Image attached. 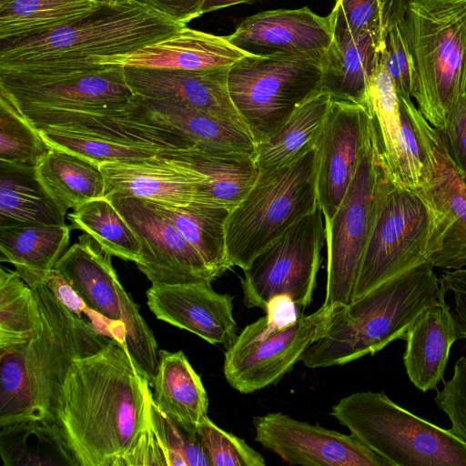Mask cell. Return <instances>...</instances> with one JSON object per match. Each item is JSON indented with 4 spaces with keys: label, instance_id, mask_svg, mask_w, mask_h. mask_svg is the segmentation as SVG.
<instances>
[{
    "label": "cell",
    "instance_id": "cell-1",
    "mask_svg": "<svg viewBox=\"0 0 466 466\" xmlns=\"http://www.w3.org/2000/svg\"><path fill=\"white\" fill-rule=\"evenodd\" d=\"M149 387L117 339L73 361L54 420L79 466H116L147 424Z\"/></svg>",
    "mask_w": 466,
    "mask_h": 466
},
{
    "label": "cell",
    "instance_id": "cell-2",
    "mask_svg": "<svg viewBox=\"0 0 466 466\" xmlns=\"http://www.w3.org/2000/svg\"><path fill=\"white\" fill-rule=\"evenodd\" d=\"M185 25L142 0L106 1L54 30L0 40V74L47 78L98 71Z\"/></svg>",
    "mask_w": 466,
    "mask_h": 466
},
{
    "label": "cell",
    "instance_id": "cell-3",
    "mask_svg": "<svg viewBox=\"0 0 466 466\" xmlns=\"http://www.w3.org/2000/svg\"><path fill=\"white\" fill-rule=\"evenodd\" d=\"M32 288L42 321L29 340L0 350V426L55 420L56 399L73 361L96 353L112 339L70 310L46 284Z\"/></svg>",
    "mask_w": 466,
    "mask_h": 466
},
{
    "label": "cell",
    "instance_id": "cell-4",
    "mask_svg": "<svg viewBox=\"0 0 466 466\" xmlns=\"http://www.w3.org/2000/svg\"><path fill=\"white\" fill-rule=\"evenodd\" d=\"M433 268L423 262L349 304L332 307L323 334L300 361L311 369L340 366L404 339L416 317L445 295Z\"/></svg>",
    "mask_w": 466,
    "mask_h": 466
},
{
    "label": "cell",
    "instance_id": "cell-5",
    "mask_svg": "<svg viewBox=\"0 0 466 466\" xmlns=\"http://www.w3.org/2000/svg\"><path fill=\"white\" fill-rule=\"evenodd\" d=\"M411 96L427 121L442 128L466 66V0H406Z\"/></svg>",
    "mask_w": 466,
    "mask_h": 466
},
{
    "label": "cell",
    "instance_id": "cell-6",
    "mask_svg": "<svg viewBox=\"0 0 466 466\" xmlns=\"http://www.w3.org/2000/svg\"><path fill=\"white\" fill-rule=\"evenodd\" d=\"M318 207L316 147L287 165L259 171L226 221L230 268H248L257 256Z\"/></svg>",
    "mask_w": 466,
    "mask_h": 466
},
{
    "label": "cell",
    "instance_id": "cell-7",
    "mask_svg": "<svg viewBox=\"0 0 466 466\" xmlns=\"http://www.w3.org/2000/svg\"><path fill=\"white\" fill-rule=\"evenodd\" d=\"M330 415L392 466H466V443L393 402L383 391L342 398Z\"/></svg>",
    "mask_w": 466,
    "mask_h": 466
},
{
    "label": "cell",
    "instance_id": "cell-8",
    "mask_svg": "<svg viewBox=\"0 0 466 466\" xmlns=\"http://www.w3.org/2000/svg\"><path fill=\"white\" fill-rule=\"evenodd\" d=\"M324 55L245 56L229 67L230 97L256 145L270 138L298 107L322 91Z\"/></svg>",
    "mask_w": 466,
    "mask_h": 466
},
{
    "label": "cell",
    "instance_id": "cell-9",
    "mask_svg": "<svg viewBox=\"0 0 466 466\" xmlns=\"http://www.w3.org/2000/svg\"><path fill=\"white\" fill-rule=\"evenodd\" d=\"M434 221L418 192L393 182L384 172L377 188L352 300L429 261L433 253Z\"/></svg>",
    "mask_w": 466,
    "mask_h": 466
},
{
    "label": "cell",
    "instance_id": "cell-10",
    "mask_svg": "<svg viewBox=\"0 0 466 466\" xmlns=\"http://www.w3.org/2000/svg\"><path fill=\"white\" fill-rule=\"evenodd\" d=\"M111 257L84 233L61 256L55 269L88 308L123 331L128 355L151 386L157 370L159 350L137 305L119 282Z\"/></svg>",
    "mask_w": 466,
    "mask_h": 466
},
{
    "label": "cell",
    "instance_id": "cell-11",
    "mask_svg": "<svg viewBox=\"0 0 466 466\" xmlns=\"http://www.w3.org/2000/svg\"><path fill=\"white\" fill-rule=\"evenodd\" d=\"M324 241L325 222L318 207L243 270L240 284L246 307L265 311L273 298L287 296L303 311L312 299Z\"/></svg>",
    "mask_w": 466,
    "mask_h": 466
},
{
    "label": "cell",
    "instance_id": "cell-12",
    "mask_svg": "<svg viewBox=\"0 0 466 466\" xmlns=\"http://www.w3.org/2000/svg\"><path fill=\"white\" fill-rule=\"evenodd\" d=\"M331 310L323 304L289 325L279 326L265 315L246 326L225 352L223 371L228 384L248 394L279 381L321 337Z\"/></svg>",
    "mask_w": 466,
    "mask_h": 466
},
{
    "label": "cell",
    "instance_id": "cell-13",
    "mask_svg": "<svg viewBox=\"0 0 466 466\" xmlns=\"http://www.w3.org/2000/svg\"><path fill=\"white\" fill-rule=\"evenodd\" d=\"M383 173L370 124V137L356 174L336 213L325 222L328 255L325 306L349 304L352 300Z\"/></svg>",
    "mask_w": 466,
    "mask_h": 466
},
{
    "label": "cell",
    "instance_id": "cell-14",
    "mask_svg": "<svg viewBox=\"0 0 466 466\" xmlns=\"http://www.w3.org/2000/svg\"><path fill=\"white\" fill-rule=\"evenodd\" d=\"M426 172L415 190L434 217L433 253L429 261L443 269L466 267V186L439 128L423 124Z\"/></svg>",
    "mask_w": 466,
    "mask_h": 466
},
{
    "label": "cell",
    "instance_id": "cell-15",
    "mask_svg": "<svg viewBox=\"0 0 466 466\" xmlns=\"http://www.w3.org/2000/svg\"><path fill=\"white\" fill-rule=\"evenodd\" d=\"M137 234L141 258L136 265L152 285L212 281L217 277L195 248L153 201L107 196Z\"/></svg>",
    "mask_w": 466,
    "mask_h": 466
},
{
    "label": "cell",
    "instance_id": "cell-16",
    "mask_svg": "<svg viewBox=\"0 0 466 466\" xmlns=\"http://www.w3.org/2000/svg\"><path fill=\"white\" fill-rule=\"evenodd\" d=\"M255 441L289 465L392 466L353 437L281 412L253 418Z\"/></svg>",
    "mask_w": 466,
    "mask_h": 466
},
{
    "label": "cell",
    "instance_id": "cell-17",
    "mask_svg": "<svg viewBox=\"0 0 466 466\" xmlns=\"http://www.w3.org/2000/svg\"><path fill=\"white\" fill-rule=\"evenodd\" d=\"M370 127L365 106L332 99L316 144L317 196L324 222L336 213L356 174Z\"/></svg>",
    "mask_w": 466,
    "mask_h": 466
},
{
    "label": "cell",
    "instance_id": "cell-18",
    "mask_svg": "<svg viewBox=\"0 0 466 466\" xmlns=\"http://www.w3.org/2000/svg\"><path fill=\"white\" fill-rule=\"evenodd\" d=\"M0 90L18 109L125 106L135 98L126 82L123 66L117 65L91 73L47 78L0 74Z\"/></svg>",
    "mask_w": 466,
    "mask_h": 466
},
{
    "label": "cell",
    "instance_id": "cell-19",
    "mask_svg": "<svg viewBox=\"0 0 466 466\" xmlns=\"http://www.w3.org/2000/svg\"><path fill=\"white\" fill-rule=\"evenodd\" d=\"M19 111L36 129L56 127L77 130L164 152L194 147L178 133L140 114L136 109V96L132 103L125 106L95 109L23 108Z\"/></svg>",
    "mask_w": 466,
    "mask_h": 466
},
{
    "label": "cell",
    "instance_id": "cell-20",
    "mask_svg": "<svg viewBox=\"0 0 466 466\" xmlns=\"http://www.w3.org/2000/svg\"><path fill=\"white\" fill-rule=\"evenodd\" d=\"M226 36L248 56L324 55L333 40L332 17L307 6L264 11L245 18Z\"/></svg>",
    "mask_w": 466,
    "mask_h": 466
},
{
    "label": "cell",
    "instance_id": "cell-21",
    "mask_svg": "<svg viewBox=\"0 0 466 466\" xmlns=\"http://www.w3.org/2000/svg\"><path fill=\"white\" fill-rule=\"evenodd\" d=\"M229 67L181 70L123 66L126 82L135 96L181 104L248 131L229 95Z\"/></svg>",
    "mask_w": 466,
    "mask_h": 466
},
{
    "label": "cell",
    "instance_id": "cell-22",
    "mask_svg": "<svg viewBox=\"0 0 466 466\" xmlns=\"http://www.w3.org/2000/svg\"><path fill=\"white\" fill-rule=\"evenodd\" d=\"M147 305L155 316L213 345L228 347L236 339L233 298L215 291L211 281L152 285Z\"/></svg>",
    "mask_w": 466,
    "mask_h": 466
},
{
    "label": "cell",
    "instance_id": "cell-23",
    "mask_svg": "<svg viewBox=\"0 0 466 466\" xmlns=\"http://www.w3.org/2000/svg\"><path fill=\"white\" fill-rule=\"evenodd\" d=\"M105 195L134 197L167 205L204 204L203 177L161 153L135 161L100 165Z\"/></svg>",
    "mask_w": 466,
    "mask_h": 466
},
{
    "label": "cell",
    "instance_id": "cell-24",
    "mask_svg": "<svg viewBox=\"0 0 466 466\" xmlns=\"http://www.w3.org/2000/svg\"><path fill=\"white\" fill-rule=\"evenodd\" d=\"M248 56L220 36L183 26L170 36L119 56L109 65L198 70L231 66Z\"/></svg>",
    "mask_w": 466,
    "mask_h": 466
},
{
    "label": "cell",
    "instance_id": "cell-25",
    "mask_svg": "<svg viewBox=\"0 0 466 466\" xmlns=\"http://www.w3.org/2000/svg\"><path fill=\"white\" fill-rule=\"evenodd\" d=\"M385 30L333 32L322 58V91L333 100L364 106L369 81L381 58Z\"/></svg>",
    "mask_w": 466,
    "mask_h": 466
},
{
    "label": "cell",
    "instance_id": "cell-26",
    "mask_svg": "<svg viewBox=\"0 0 466 466\" xmlns=\"http://www.w3.org/2000/svg\"><path fill=\"white\" fill-rule=\"evenodd\" d=\"M403 363L410 380L420 390H437L457 331L445 295L424 309L409 326Z\"/></svg>",
    "mask_w": 466,
    "mask_h": 466
},
{
    "label": "cell",
    "instance_id": "cell-27",
    "mask_svg": "<svg viewBox=\"0 0 466 466\" xmlns=\"http://www.w3.org/2000/svg\"><path fill=\"white\" fill-rule=\"evenodd\" d=\"M136 109L211 154L254 156L256 144L240 127L187 106L136 96Z\"/></svg>",
    "mask_w": 466,
    "mask_h": 466
},
{
    "label": "cell",
    "instance_id": "cell-28",
    "mask_svg": "<svg viewBox=\"0 0 466 466\" xmlns=\"http://www.w3.org/2000/svg\"><path fill=\"white\" fill-rule=\"evenodd\" d=\"M70 226L26 223L0 227V260L15 266L31 287L46 284L52 270L66 252Z\"/></svg>",
    "mask_w": 466,
    "mask_h": 466
},
{
    "label": "cell",
    "instance_id": "cell-29",
    "mask_svg": "<svg viewBox=\"0 0 466 466\" xmlns=\"http://www.w3.org/2000/svg\"><path fill=\"white\" fill-rule=\"evenodd\" d=\"M161 154L203 177L204 204L229 210L243 199L259 174L253 156L211 154L196 147Z\"/></svg>",
    "mask_w": 466,
    "mask_h": 466
},
{
    "label": "cell",
    "instance_id": "cell-30",
    "mask_svg": "<svg viewBox=\"0 0 466 466\" xmlns=\"http://www.w3.org/2000/svg\"><path fill=\"white\" fill-rule=\"evenodd\" d=\"M157 406L182 427L197 431L208 413V398L199 375L179 350H159L152 385Z\"/></svg>",
    "mask_w": 466,
    "mask_h": 466
},
{
    "label": "cell",
    "instance_id": "cell-31",
    "mask_svg": "<svg viewBox=\"0 0 466 466\" xmlns=\"http://www.w3.org/2000/svg\"><path fill=\"white\" fill-rule=\"evenodd\" d=\"M35 169L40 184L65 216L69 208L105 195L100 167L66 150L50 147Z\"/></svg>",
    "mask_w": 466,
    "mask_h": 466
},
{
    "label": "cell",
    "instance_id": "cell-32",
    "mask_svg": "<svg viewBox=\"0 0 466 466\" xmlns=\"http://www.w3.org/2000/svg\"><path fill=\"white\" fill-rule=\"evenodd\" d=\"M5 466H79L55 420L31 419L0 426Z\"/></svg>",
    "mask_w": 466,
    "mask_h": 466
},
{
    "label": "cell",
    "instance_id": "cell-33",
    "mask_svg": "<svg viewBox=\"0 0 466 466\" xmlns=\"http://www.w3.org/2000/svg\"><path fill=\"white\" fill-rule=\"evenodd\" d=\"M65 218L37 179L35 166L0 161V227L65 225Z\"/></svg>",
    "mask_w": 466,
    "mask_h": 466
},
{
    "label": "cell",
    "instance_id": "cell-34",
    "mask_svg": "<svg viewBox=\"0 0 466 466\" xmlns=\"http://www.w3.org/2000/svg\"><path fill=\"white\" fill-rule=\"evenodd\" d=\"M364 106L370 114L384 172L402 186L403 124L398 94L381 58L369 81Z\"/></svg>",
    "mask_w": 466,
    "mask_h": 466
},
{
    "label": "cell",
    "instance_id": "cell-35",
    "mask_svg": "<svg viewBox=\"0 0 466 466\" xmlns=\"http://www.w3.org/2000/svg\"><path fill=\"white\" fill-rule=\"evenodd\" d=\"M331 96L321 91L298 107L283 127L267 141L256 145L253 156L259 171L287 165L316 147Z\"/></svg>",
    "mask_w": 466,
    "mask_h": 466
},
{
    "label": "cell",
    "instance_id": "cell-36",
    "mask_svg": "<svg viewBox=\"0 0 466 466\" xmlns=\"http://www.w3.org/2000/svg\"><path fill=\"white\" fill-rule=\"evenodd\" d=\"M154 203L195 248L217 278L230 268L225 228L229 209L200 203L183 206Z\"/></svg>",
    "mask_w": 466,
    "mask_h": 466
},
{
    "label": "cell",
    "instance_id": "cell-37",
    "mask_svg": "<svg viewBox=\"0 0 466 466\" xmlns=\"http://www.w3.org/2000/svg\"><path fill=\"white\" fill-rule=\"evenodd\" d=\"M105 0H12L0 6V40L28 37L68 25Z\"/></svg>",
    "mask_w": 466,
    "mask_h": 466
},
{
    "label": "cell",
    "instance_id": "cell-38",
    "mask_svg": "<svg viewBox=\"0 0 466 466\" xmlns=\"http://www.w3.org/2000/svg\"><path fill=\"white\" fill-rule=\"evenodd\" d=\"M66 216L71 229L87 234L106 253L139 262L141 243L137 234L106 198L87 201Z\"/></svg>",
    "mask_w": 466,
    "mask_h": 466
},
{
    "label": "cell",
    "instance_id": "cell-39",
    "mask_svg": "<svg viewBox=\"0 0 466 466\" xmlns=\"http://www.w3.org/2000/svg\"><path fill=\"white\" fill-rule=\"evenodd\" d=\"M42 321L34 289L15 270L0 269V350L29 340Z\"/></svg>",
    "mask_w": 466,
    "mask_h": 466
},
{
    "label": "cell",
    "instance_id": "cell-40",
    "mask_svg": "<svg viewBox=\"0 0 466 466\" xmlns=\"http://www.w3.org/2000/svg\"><path fill=\"white\" fill-rule=\"evenodd\" d=\"M37 130L50 147L73 153L98 166L140 160L164 152L154 147L77 130L56 127H43Z\"/></svg>",
    "mask_w": 466,
    "mask_h": 466
},
{
    "label": "cell",
    "instance_id": "cell-41",
    "mask_svg": "<svg viewBox=\"0 0 466 466\" xmlns=\"http://www.w3.org/2000/svg\"><path fill=\"white\" fill-rule=\"evenodd\" d=\"M50 147L0 90V161L35 166Z\"/></svg>",
    "mask_w": 466,
    "mask_h": 466
},
{
    "label": "cell",
    "instance_id": "cell-42",
    "mask_svg": "<svg viewBox=\"0 0 466 466\" xmlns=\"http://www.w3.org/2000/svg\"><path fill=\"white\" fill-rule=\"evenodd\" d=\"M148 420L169 458V466H210L198 431L187 430L149 400Z\"/></svg>",
    "mask_w": 466,
    "mask_h": 466
},
{
    "label": "cell",
    "instance_id": "cell-43",
    "mask_svg": "<svg viewBox=\"0 0 466 466\" xmlns=\"http://www.w3.org/2000/svg\"><path fill=\"white\" fill-rule=\"evenodd\" d=\"M406 0H400L386 26L381 61L399 96L411 97L412 66L405 28Z\"/></svg>",
    "mask_w": 466,
    "mask_h": 466
},
{
    "label": "cell",
    "instance_id": "cell-44",
    "mask_svg": "<svg viewBox=\"0 0 466 466\" xmlns=\"http://www.w3.org/2000/svg\"><path fill=\"white\" fill-rule=\"evenodd\" d=\"M210 466H264L263 456L242 439L217 426L208 416L197 427Z\"/></svg>",
    "mask_w": 466,
    "mask_h": 466
},
{
    "label": "cell",
    "instance_id": "cell-45",
    "mask_svg": "<svg viewBox=\"0 0 466 466\" xmlns=\"http://www.w3.org/2000/svg\"><path fill=\"white\" fill-rule=\"evenodd\" d=\"M400 0H336L330 13L333 32L383 31Z\"/></svg>",
    "mask_w": 466,
    "mask_h": 466
},
{
    "label": "cell",
    "instance_id": "cell-46",
    "mask_svg": "<svg viewBox=\"0 0 466 466\" xmlns=\"http://www.w3.org/2000/svg\"><path fill=\"white\" fill-rule=\"evenodd\" d=\"M437 407L444 411L451 422V430L466 443V357L454 365L452 378L444 382L434 398Z\"/></svg>",
    "mask_w": 466,
    "mask_h": 466
},
{
    "label": "cell",
    "instance_id": "cell-47",
    "mask_svg": "<svg viewBox=\"0 0 466 466\" xmlns=\"http://www.w3.org/2000/svg\"><path fill=\"white\" fill-rule=\"evenodd\" d=\"M439 129L466 186V66L446 123Z\"/></svg>",
    "mask_w": 466,
    "mask_h": 466
},
{
    "label": "cell",
    "instance_id": "cell-48",
    "mask_svg": "<svg viewBox=\"0 0 466 466\" xmlns=\"http://www.w3.org/2000/svg\"><path fill=\"white\" fill-rule=\"evenodd\" d=\"M46 285L51 289L54 294L79 318L101 333L111 339H117L124 344L123 331L88 308L56 269L54 268L52 270Z\"/></svg>",
    "mask_w": 466,
    "mask_h": 466
},
{
    "label": "cell",
    "instance_id": "cell-49",
    "mask_svg": "<svg viewBox=\"0 0 466 466\" xmlns=\"http://www.w3.org/2000/svg\"><path fill=\"white\" fill-rule=\"evenodd\" d=\"M169 466L167 451L156 435L149 420L116 466Z\"/></svg>",
    "mask_w": 466,
    "mask_h": 466
},
{
    "label": "cell",
    "instance_id": "cell-50",
    "mask_svg": "<svg viewBox=\"0 0 466 466\" xmlns=\"http://www.w3.org/2000/svg\"><path fill=\"white\" fill-rule=\"evenodd\" d=\"M440 288L445 294L449 291L453 293L455 305L451 314L456 327L457 339H466V268L442 273Z\"/></svg>",
    "mask_w": 466,
    "mask_h": 466
},
{
    "label": "cell",
    "instance_id": "cell-51",
    "mask_svg": "<svg viewBox=\"0 0 466 466\" xmlns=\"http://www.w3.org/2000/svg\"><path fill=\"white\" fill-rule=\"evenodd\" d=\"M174 21L186 25L200 16L204 0H142Z\"/></svg>",
    "mask_w": 466,
    "mask_h": 466
},
{
    "label": "cell",
    "instance_id": "cell-52",
    "mask_svg": "<svg viewBox=\"0 0 466 466\" xmlns=\"http://www.w3.org/2000/svg\"><path fill=\"white\" fill-rule=\"evenodd\" d=\"M265 312L268 319L279 326L292 324L303 315V311L287 296L273 298Z\"/></svg>",
    "mask_w": 466,
    "mask_h": 466
},
{
    "label": "cell",
    "instance_id": "cell-53",
    "mask_svg": "<svg viewBox=\"0 0 466 466\" xmlns=\"http://www.w3.org/2000/svg\"><path fill=\"white\" fill-rule=\"evenodd\" d=\"M253 1L254 0H204L200 8V15L211 11L228 7L238 4H249L252 3Z\"/></svg>",
    "mask_w": 466,
    "mask_h": 466
},
{
    "label": "cell",
    "instance_id": "cell-54",
    "mask_svg": "<svg viewBox=\"0 0 466 466\" xmlns=\"http://www.w3.org/2000/svg\"><path fill=\"white\" fill-rule=\"evenodd\" d=\"M12 0H0V6L11 2Z\"/></svg>",
    "mask_w": 466,
    "mask_h": 466
},
{
    "label": "cell",
    "instance_id": "cell-55",
    "mask_svg": "<svg viewBox=\"0 0 466 466\" xmlns=\"http://www.w3.org/2000/svg\"><path fill=\"white\" fill-rule=\"evenodd\" d=\"M105 1H114V0H105Z\"/></svg>",
    "mask_w": 466,
    "mask_h": 466
}]
</instances>
